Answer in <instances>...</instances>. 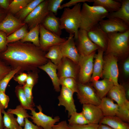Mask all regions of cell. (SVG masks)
Masks as SVG:
<instances>
[{
    "instance_id": "1",
    "label": "cell",
    "mask_w": 129,
    "mask_h": 129,
    "mask_svg": "<svg viewBox=\"0 0 129 129\" xmlns=\"http://www.w3.org/2000/svg\"><path fill=\"white\" fill-rule=\"evenodd\" d=\"M45 54L40 47L18 41L8 43L6 50L0 53V58L12 69L20 67V73L38 71V68L48 60Z\"/></svg>"
},
{
    "instance_id": "2",
    "label": "cell",
    "mask_w": 129,
    "mask_h": 129,
    "mask_svg": "<svg viewBox=\"0 0 129 129\" xmlns=\"http://www.w3.org/2000/svg\"><path fill=\"white\" fill-rule=\"evenodd\" d=\"M108 13L102 7L91 6L83 3L81 9L80 29L88 31L107 17Z\"/></svg>"
},
{
    "instance_id": "3",
    "label": "cell",
    "mask_w": 129,
    "mask_h": 129,
    "mask_svg": "<svg viewBox=\"0 0 129 129\" xmlns=\"http://www.w3.org/2000/svg\"><path fill=\"white\" fill-rule=\"evenodd\" d=\"M81 9V3L77 4L72 8H65L59 18L61 29H64L70 34H73L75 40L77 38L80 27Z\"/></svg>"
},
{
    "instance_id": "4",
    "label": "cell",
    "mask_w": 129,
    "mask_h": 129,
    "mask_svg": "<svg viewBox=\"0 0 129 129\" xmlns=\"http://www.w3.org/2000/svg\"><path fill=\"white\" fill-rule=\"evenodd\" d=\"M108 41L106 49L107 54L116 56L126 55L129 52V30L123 32L108 33Z\"/></svg>"
},
{
    "instance_id": "5",
    "label": "cell",
    "mask_w": 129,
    "mask_h": 129,
    "mask_svg": "<svg viewBox=\"0 0 129 129\" xmlns=\"http://www.w3.org/2000/svg\"><path fill=\"white\" fill-rule=\"evenodd\" d=\"M77 88V97L81 104L100 105L101 99L91 86L87 83L83 84L78 82Z\"/></svg>"
},
{
    "instance_id": "6",
    "label": "cell",
    "mask_w": 129,
    "mask_h": 129,
    "mask_svg": "<svg viewBox=\"0 0 129 129\" xmlns=\"http://www.w3.org/2000/svg\"><path fill=\"white\" fill-rule=\"evenodd\" d=\"M95 53V52L87 55H80L78 64L79 68V82L85 84L90 81L93 71Z\"/></svg>"
},
{
    "instance_id": "7",
    "label": "cell",
    "mask_w": 129,
    "mask_h": 129,
    "mask_svg": "<svg viewBox=\"0 0 129 129\" xmlns=\"http://www.w3.org/2000/svg\"><path fill=\"white\" fill-rule=\"evenodd\" d=\"M104 60L102 76L111 80L114 85L118 86L119 70L117 56L111 54H107Z\"/></svg>"
},
{
    "instance_id": "8",
    "label": "cell",
    "mask_w": 129,
    "mask_h": 129,
    "mask_svg": "<svg viewBox=\"0 0 129 129\" xmlns=\"http://www.w3.org/2000/svg\"><path fill=\"white\" fill-rule=\"evenodd\" d=\"M40 25V47L44 51H48L51 47L60 45L66 40L47 30L41 24Z\"/></svg>"
},
{
    "instance_id": "9",
    "label": "cell",
    "mask_w": 129,
    "mask_h": 129,
    "mask_svg": "<svg viewBox=\"0 0 129 129\" xmlns=\"http://www.w3.org/2000/svg\"><path fill=\"white\" fill-rule=\"evenodd\" d=\"M48 0H44L38 5L25 18L24 23L31 29L41 24L50 12L47 8Z\"/></svg>"
},
{
    "instance_id": "10",
    "label": "cell",
    "mask_w": 129,
    "mask_h": 129,
    "mask_svg": "<svg viewBox=\"0 0 129 129\" xmlns=\"http://www.w3.org/2000/svg\"><path fill=\"white\" fill-rule=\"evenodd\" d=\"M76 40L77 42L76 47L80 55H89L100 48L90 40L87 32L84 30L79 29Z\"/></svg>"
},
{
    "instance_id": "11",
    "label": "cell",
    "mask_w": 129,
    "mask_h": 129,
    "mask_svg": "<svg viewBox=\"0 0 129 129\" xmlns=\"http://www.w3.org/2000/svg\"><path fill=\"white\" fill-rule=\"evenodd\" d=\"M37 108L39 110L38 112H36L34 108L31 111L32 116L30 118L33 122L36 125L41 127L43 129H52V127L55 124L59 121V117L56 116L53 118L43 113L40 105L37 106Z\"/></svg>"
},
{
    "instance_id": "12",
    "label": "cell",
    "mask_w": 129,
    "mask_h": 129,
    "mask_svg": "<svg viewBox=\"0 0 129 129\" xmlns=\"http://www.w3.org/2000/svg\"><path fill=\"white\" fill-rule=\"evenodd\" d=\"M102 29L107 33L123 32L129 30V25L124 21L115 18L103 19L99 23Z\"/></svg>"
},
{
    "instance_id": "13",
    "label": "cell",
    "mask_w": 129,
    "mask_h": 129,
    "mask_svg": "<svg viewBox=\"0 0 129 129\" xmlns=\"http://www.w3.org/2000/svg\"><path fill=\"white\" fill-rule=\"evenodd\" d=\"M74 40V35L70 34L68 39L60 46L63 57L69 59L78 65L80 55Z\"/></svg>"
},
{
    "instance_id": "14",
    "label": "cell",
    "mask_w": 129,
    "mask_h": 129,
    "mask_svg": "<svg viewBox=\"0 0 129 129\" xmlns=\"http://www.w3.org/2000/svg\"><path fill=\"white\" fill-rule=\"evenodd\" d=\"M60 91V94L58 97V106H62L65 107V110L68 111V117L69 118L72 113L76 112L73 97L74 92L63 86H62Z\"/></svg>"
},
{
    "instance_id": "15",
    "label": "cell",
    "mask_w": 129,
    "mask_h": 129,
    "mask_svg": "<svg viewBox=\"0 0 129 129\" xmlns=\"http://www.w3.org/2000/svg\"><path fill=\"white\" fill-rule=\"evenodd\" d=\"M77 65H78L70 59L63 57L57 66V74L59 78L70 77L76 80L77 74Z\"/></svg>"
},
{
    "instance_id": "16",
    "label": "cell",
    "mask_w": 129,
    "mask_h": 129,
    "mask_svg": "<svg viewBox=\"0 0 129 129\" xmlns=\"http://www.w3.org/2000/svg\"><path fill=\"white\" fill-rule=\"evenodd\" d=\"M90 40L104 51L106 49L108 41V34L101 28L99 24L87 32Z\"/></svg>"
},
{
    "instance_id": "17",
    "label": "cell",
    "mask_w": 129,
    "mask_h": 129,
    "mask_svg": "<svg viewBox=\"0 0 129 129\" xmlns=\"http://www.w3.org/2000/svg\"><path fill=\"white\" fill-rule=\"evenodd\" d=\"M81 112L90 124H99L104 117L99 106L93 104H83Z\"/></svg>"
},
{
    "instance_id": "18",
    "label": "cell",
    "mask_w": 129,
    "mask_h": 129,
    "mask_svg": "<svg viewBox=\"0 0 129 129\" xmlns=\"http://www.w3.org/2000/svg\"><path fill=\"white\" fill-rule=\"evenodd\" d=\"M25 24L12 15L8 14L0 23V31L8 36Z\"/></svg>"
},
{
    "instance_id": "19",
    "label": "cell",
    "mask_w": 129,
    "mask_h": 129,
    "mask_svg": "<svg viewBox=\"0 0 129 129\" xmlns=\"http://www.w3.org/2000/svg\"><path fill=\"white\" fill-rule=\"evenodd\" d=\"M41 24L47 30L60 36L62 30L60 27V18L53 13L50 12Z\"/></svg>"
},
{
    "instance_id": "20",
    "label": "cell",
    "mask_w": 129,
    "mask_h": 129,
    "mask_svg": "<svg viewBox=\"0 0 129 129\" xmlns=\"http://www.w3.org/2000/svg\"><path fill=\"white\" fill-rule=\"evenodd\" d=\"M38 68L45 71L49 75L55 91L57 92L60 91L61 88L59 79L57 74V66L48 59L46 64L39 67Z\"/></svg>"
},
{
    "instance_id": "21",
    "label": "cell",
    "mask_w": 129,
    "mask_h": 129,
    "mask_svg": "<svg viewBox=\"0 0 129 129\" xmlns=\"http://www.w3.org/2000/svg\"><path fill=\"white\" fill-rule=\"evenodd\" d=\"M109 98L114 101L119 106L124 105L128 101L125 89L123 86L114 85L108 93Z\"/></svg>"
},
{
    "instance_id": "22",
    "label": "cell",
    "mask_w": 129,
    "mask_h": 129,
    "mask_svg": "<svg viewBox=\"0 0 129 129\" xmlns=\"http://www.w3.org/2000/svg\"><path fill=\"white\" fill-rule=\"evenodd\" d=\"M91 82L93 86L96 90L98 96L101 99L105 97L114 85L111 80L107 78H104L101 80H94Z\"/></svg>"
},
{
    "instance_id": "23",
    "label": "cell",
    "mask_w": 129,
    "mask_h": 129,
    "mask_svg": "<svg viewBox=\"0 0 129 129\" xmlns=\"http://www.w3.org/2000/svg\"><path fill=\"white\" fill-rule=\"evenodd\" d=\"M104 50L101 48L98 49L97 54L95 55L92 74L90 81L98 80L102 77V72L104 62L103 55Z\"/></svg>"
},
{
    "instance_id": "24",
    "label": "cell",
    "mask_w": 129,
    "mask_h": 129,
    "mask_svg": "<svg viewBox=\"0 0 129 129\" xmlns=\"http://www.w3.org/2000/svg\"><path fill=\"white\" fill-rule=\"evenodd\" d=\"M99 106L104 117L116 116L119 107L112 99L106 97L101 99Z\"/></svg>"
},
{
    "instance_id": "25",
    "label": "cell",
    "mask_w": 129,
    "mask_h": 129,
    "mask_svg": "<svg viewBox=\"0 0 129 129\" xmlns=\"http://www.w3.org/2000/svg\"><path fill=\"white\" fill-rule=\"evenodd\" d=\"M120 2L121 5L120 8L116 11L108 13L107 18H118L129 25V0H123Z\"/></svg>"
},
{
    "instance_id": "26",
    "label": "cell",
    "mask_w": 129,
    "mask_h": 129,
    "mask_svg": "<svg viewBox=\"0 0 129 129\" xmlns=\"http://www.w3.org/2000/svg\"><path fill=\"white\" fill-rule=\"evenodd\" d=\"M99 124L106 125L114 129H129V124L116 116L104 117Z\"/></svg>"
},
{
    "instance_id": "27",
    "label": "cell",
    "mask_w": 129,
    "mask_h": 129,
    "mask_svg": "<svg viewBox=\"0 0 129 129\" xmlns=\"http://www.w3.org/2000/svg\"><path fill=\"white\" fill-rule=\"evenodd\" d=\"M93 5L102 7L109 13L117 11L121 5L120 1L113 0H93Z\"/></svg>"
},
{
    "instance_id": "28",
    "label": "cell",
    "mask_w": 129,
    "mask_h": 129,
    "mask_svg": "<svg viewBox=\"0 0 129 129\" xmlns=\"http://www.w3.org/2000/svg\"><path fill=\"white\" fill-rule=\"evenodd\" d=\"M48 51V53L45 54V57L48 59H49L54 64L58 66L63 57L60 45H55L51 47Z\"/></svg>"
},
{
    "instance_id": "29",
    "label": "cell",
    "mask_w": 129,
    "mask_h": 129,
    "mask_svg": "<svg viewBox=\"0 0 129 129\" xmlns=\"http://www.w3.org/2000/svg\"><path fill=\"white\" fill-rule=\"evenodd\" d=\"M7 112L16 116L17 122L22 127L24 126L25 119L26 118H30L31 116L27 113L26 110L20 105L17 106L14 109H8Z\"/></svg>"
},
{
    "instance_id": "30",
    "label": "cell",
    "mask_w": 129,
    "mask_h": 129,
    "mask_svg": "<svg viewBox=\"0 0 129 129\" xmlns=\"http://www.w3.org/2000/svg\"><path fill=\"white\" fill-rule=\"evenodd\" d=\"M40 24L38 25L31 29L30 31L27 32L25 37L23 39L21 40L20 42L22 43H24L26 42H31L36 46L40 47L39 37Z\"/></svg>"
},
{
    "instance_id": "31",
    "label": "cell",
    "mask_w": 129,
    "mask_h": 129,
    "mask_svg": "<svg viewBox=\"0 0 129 129\" xmlns=\"http://www.w3.org/2000/svg\"><path fill=\"white\" fill-rule=\"evenodd\" d=\"M2 113L4 127L8 129H23L18 123L16 118L14 114L5 111L4 110Z\"/></svg>"
},
{
    "instance_id": "32",
    "label": "cell",
    "mask_w": 129,
    "mask_h": 129,
    "mask_svg": "<svg viewBox=\"0 0 129 129\" xmlns=\"http://www.w3.org/2000/svg\"><path fill=\"white\" fill-rule=\"evenodd\" d=\"M15 92L21 105L26 110L31 111L34 108L30 106L27 101L23 86L20 85L17 86L16 87Z\"/></svg>"
},
{
    "instance_id": "33",
    "label": "cell",
    "mask_w": 129,
    "mask_h": 129,
    "mask_svg": "<svg viewBox=\"0 0 129 129\" xmlns=\"http://www.w3.org/2000/svg\"><path fill=\"white\" fill-rule=\"evenodd\" d=\"M27 32V27L25 25L7 37V43L15 42L23 39Z\"/></svg>"
},
{
    "instance_id": "34",
    "label": "cell",
    "mask_w": 129,
    "mask_h": 129,
    "mask_svg": "<svg viewBox=\"0 0 129 129\" xmlns=\"http://www.w3.org/2000/svg\"><path fill=\"white\" fill-rule=\"evenodd\" d=\"M70 117L68 120L69 125H82L89 123L81 112H74Z\"/></svg>"
},
{
    "instance_id": "35",
    "label": "cell",
    "mask_w": 129,
    "mask_h": 129,
    "mask_svg": "<svg viewBox=\"0 0 129 129\" xmlns=\"http://www.w3.org/2000/svg\"><path fill=\"white\" fill-rule=\"evenodd\" d=\"M44 0H32V1L18 12L19 17L21 19L26 18L38 5Z\"/></svg>"
},
{
    "instance_id": "36",
    "label": "cell",
    "mask_w": 129,
    "mask_h": 129,
    "mask_svg": "<svg viewBox=\"0 0 129 129\" xmlns=\"http://www.w3.org/2000/svg\"><path fill=\"white\" fill-rule=\"evenodd\" d=\"M32 0H14L9 4L8 8L12 13L18 12Z\"/></svg>"
},
{
    "instance_id": "37",
    "label": "cell",
    "mask_w": 129,
    "mask_h": 129,
    "mask_svg": "<svg viewBox=\"0 0 129 129\" xmlns=\"http://www.w3.org/2000/svg\"><path fill=\"white\" fill-rule=\"evenodd\" d=\"M118 106V110L116 116L123 121L126 123H129V101H128L123 105Z\"/></svg>"
},
{
    "instance_id": "38",
    "label": "cell",
    "mask_w": 129,
    "mask_h": 129,
    "mask_svg": "<svg viewBox=\"0 0 129 129\" xmlns=\"http://www.w3.org/2000/svg\"><path fill=\"white\" fill-rule=\"evenodd\" d=\"M21 68L18 67L12 69L0 81V91L5 92L6 88L9 82L14 75L20 71Z\"/></svg>"
},
{
    "instance_id": "39",
    "label": "cell",
    "mask_w": 129,
    "mask_h": 129,
    "mask_svg": "<svg viewBox=\"0 0 129 129\" xmlns=\"http://www.w3.org/2000/svg\"><path fill=\"white\" fill-rule=\"evenodd\" d=\"M59 79L60 85L66 87L74 92L77 93L78 82L76 79L70 77L63 78Z\"/></svg>"
},
{
    "instance_id": "40",
    "label": "cell",
    "mask_w": 129,
    "mask_h": 129,
    "mask_svg": "<svg viewBox=\"0 0 129 129\" xmlns=\"http://www.w3.org/2000/svg\"><path fill=\"white\" fill-rule=\"evenodd\" d=\"M64 1L63 0H48L47 8L49 12L53 13L55 16L57 15L58 10Z\"/></svg>"
},
{
    "instance_id": "41",
    "label": "cell",
    "mask_w": 129,
    "mask_h": 129,
    "mask_svg": "<svg viewBox=\"0 0 129 129\" xmlns=\"http://www.w3.org/2000/svg\"><path fill=\"white\" fill-rule=\"evenodd\" d=\"M24 93L27 101L30 106L32 108L35 105L33 101L32 94V89L33 87L25 85L23 86Z\"/></svg>"
},
{
    "instance_id": "42",
    "label": "cell",
    "mask_w": 129,
    "mask_h": 129,
    "mask_svg": "<svg viewBox=\"0 0 129 129\" xmlns=\"http://www.w3.org/2000/svg\"><path fill=\"white\" fill-rule=\"evenodd\" d=\"M38 71L29 72L26 81V85L33 87L38 81Z\"/></svg>"
},
{
    "instance_id": "43",
    "label": "cell",
    "mask_w": 129,
    "mask_h": 129,
    "mask_svg": "<svg viewBox=\"0 0 129 129\" xmlns=\"http://www.w3.org/2000/svg\"><path fill=\"white\" fill-rule=\"evenodd\" d=\"M12 69L0 58V81Z\"/></svg>"
},
{
    "instance_id": "44",
    "label": "cell",
    "mask_w": 129,
    "mask_h": 129,
    "mask_svg": "<svg viewBox=\"0 0 129 129\" xmlns=\"http://www.w3.org/2000/svg\"><path fill=\"white\" fill-rule=\"evenodd\" d=\"M69 125L70 129H98L99 124L89 123L82 125Z\"/></svg>"
},
{
    "instance_id": "45",
    "label": "cell",
    "mask_w": 129,
    "mask_h": 129,
    "mask_svg": "<svg viewBox=\"0 0 129 129\" xmlns=\"http://www.w3.org/2000/svg\"><path fill=\"white\" fill-rule=\"evenodd\" d=\"M7 36L5 32L0 31V53L5 51L7 48Z\"/></svg>"
},
{
    "instance_id": "46",
    "label": "cell",
    "mask_w": 129,
    "mask_h": 129,
    "mask_svg": "<svg viewBox=\"0 0 129 129\" xmlns=\"http://www.w3.org/2000/svg\"><path fill=\"white\" fill-rule=\"evenodd\" d=\"M93 0H71L69 2L61 5L59 9H62L66 8H69L73 5H75L76 4L81 2L84 3L86 2H93Z\"/></svg>"
},
{
    "instance_id": "47",
    "label": "cell",
    "mask_w": 129,
    "mask_h": 129,
    "mask_svg": "<svg viewBox=\"0 0 129 129\" xmlns=\"http://www.w3.org/2000/svg\"><path fill=\"white\" fill-rule=\"evenodd\" d=\"M19 73V74L17 76L14 77V79L20 85L23 86L25 84L28 74L23 72H21Z\"/></svg>"
},
{
    "instance_id": "48",
    "label": "cell",
    "mask_w": 129,
    "mask_h": 129,
    "mask_svg": "<svg viewBox=\"0 0 129 129\" xmlns=\"http://www.w3.org/2000/svg\"><path fill=\"white\" fill-rule=\"evenodd\" d=\"M9 101V97L5 92L0 91V103L4 109L8 107Z\"/></svg>"
},
{
    "instance_id": "49",
    "label": "cell",
    "mask_w": 129,
    "mask_h": 129,
    "mask_svg": "<svg viewBox=\"0 0 129 129\" xmlns=\"http://www.w3.org/2000/svg\"><path fill=\"white\" fill-rule=\"evenodd\" d=\"M25 124L23 129H43L41 127L34 124L28 118L25 119Z\"/></svg>"
},
{
    "instance_id": "50",
    "label": "cell",
    "mask_w": 129,
    "mask_h": 129,
    "mask_svg": "<svg viewBox=\"0 0 129 129\" xmlns=\"http://www.w3.org/2000/svg\"><path fill=\"white\" fill-rule=\"evenodd\" d=\"M52 129H70L69 124L66 121L64 120L59 123L57 124L54 125Z\"/></svg>"
},
{
    "instance_id": "51",
    "label": "cell",
    "mask_w": 129,
    "mask_h": 129,
    "mask_svg": "<svg viewBox=\"0 0 129 129\" xmlns=\"http://www.w3.org/2000/svg\"><path fill=\"white\" fill-rule=\"evenodd\" d=\"M123 68L125 75L128 76L129 75V59H127L124 62Z\"/></svg>"
},
{
    "instance_id": "52",
    "label": "cell",
    "mask_w": 129,
    "mask_h": 129,
    "mask_svg": "<svg viewBox=\"0 0 129 129\" xmlns=\"http://www.w3.org/2000/svg\"><path fill=\"white\" fill-rule=\"evenodd\" d=\"M9 1L8 0H0V7L4 10L8 9L9 5Z\"/></svg>"
},
{
    "instance_id": "53",
    "label": "cell",
    "mask_w": 129,
    "mask_h": 129,
    "mask_svg": "<svg viewBox=\"0 0 129 129\" xmlns=\"http://www.w3.org/2000/svg\"><path fill=\"white\" fill-rule=\"evenodd\" d=\"M4 109L0 103V129H3L4 127L3 122V117L2 115V112Z\"/></svg>"
},
{
    "instance_id": "54",
    "label": "cell",
    "mask_w": 129,
    "mask_h": 129,
    "mask_svg": "<svg viewBox=\"0 0 129 129\" xmlns=\"http://www.w3.org/2000/svg\"><path fill=\"white\" fill-rule=\"evenodd\" d=\"M5 12L4 9L0 7V23L5 17Z\"/></svg>"
},
{
    "instance_id": "55",
    "label": "cell",
    "mask_w": 129,
    "mask_h": 129,
    "mask_svg": "<svg viewBox=\"0 0 129 129\" xmlns=\"http://www.w3.org/2000/svg\"><path fill=\"white\" fill-rule=\"evenodd\" d=\"M98 129H114L106 124H99Z\"/></svg>"
},
{
    "instance_id": "56",
    "label": "cell",
    "mask_w": 129,
    "mask_h": 129,
    "mask_svg": "<svg viewBox=\"0 0 129 129\" xmlns=\"http://www.w3.org/2000/svg\"><path fill=\"white\" fill-rule=\"evenodd\" d=\"M3 129H8L4 127V128Z\"/></svg>"
}]
</instances>
